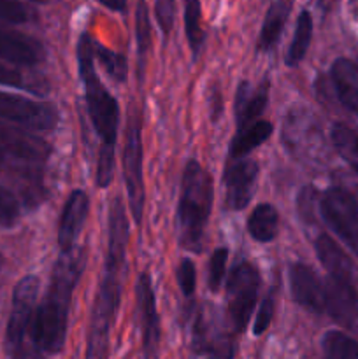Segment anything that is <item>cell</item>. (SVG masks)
I'll return each mask as SVG.
<instances>
[{"instance_id": "cell-1", "label": "cell", "mask_w": 358, "mask_h": 359, "mask_svg": "<svg viewBox=\"0 0 358 359\" xmlns=\"http://www.w3.org/2000/svg\"><path fill=\"white\" fill-rule=\"evenodd\" d=\"M84 266L86 251L83 248H72L70 251H62L53 269L49 290L32 321L34 344L44 353L58 354L65 346L70 302Z\"/></svg>"}, {"instance_id": "cell-2", "label": "cell", "mask_w": 358, "mask_h": 359, "mask_svg": "<svg viewBox=\"0 0 358 359\" xmlns=\"http://www.w3.org/2000/svg\"><path fill=\"white\" fill-rule=\"evenodd\" d=\"M213 179L197 160H190L183 172L181 198L178 205L179 244L193 252L204 249V233L213 209Z\"/></svg>"}, {"instance_id": "cell-3", "label": "cell", "mask_w": 358, "mask_h": 359, "mask_svg": "<svg viewBox=\"0 0 358 359\" xmlns=\"http://www.w3.org/2000/svg\"><path fill=\"white\" fill-rule=\"evenodd\" d=\"M95 53L93 41L88 34L79 37L77 44V65H79V77L84 86V98H86L88 114L95 132L100 135L102 146L114 147L118 137L119 125V107L114 97H111L100 77L95 70Z\"/></svg>"}, {"instance_id": "cell-4", "label": "cell", "mask_w": 358, "mask_h": 359, "mask_svg": "<svg viewBox=\"0 0 358 359\" xmlns=\"http://www.w3.org/2000/svg\"><path fill=\"white\" fill-rule=\"evenodd\" d=\"M123 177L128 193L130 210L135 223L142 221L144 179H142V137H140V112L130 107L123 146Z\"/></svg>"}, {"instance_id": "cell-5", "label": "cell", "mask_w": 358, "mask_h": 359, "mask_svg": "<svg viewBox=\"0 0 358 359\" xmlns=\"http://www.w3.org/2000/svg\"><path fill=\"white\" fill-rule=\"evenodd\" d=\"M39 279L35 276L23 277L16 284L13 293V305H11L9 323H7L6 344L11 359H27L25 356V335L32 326L34 309L39 297Z\"/></svg>"}, {"instance_id": "cell-6", "label": "cell", "mask_w": 358, "mask_h": 359, "mask_svg": "<svg viewBox=\"0 0 358 359\" xmlns=\"http://www.w3.org/2000/svg\"><path fill=\"white\" fill-rule=\"evenodd\" d=\"M260 290V272L249 262H239L227 283L228 316L235 332H244Z\"/></svg>"}, {"instance_id": "cell-7", "label": "cell", "mask_w": 358, "mask_h": 359, "mask_svg": "<svg viewBox=\"0 0 358 359\" xmlns=\"http://www.w3.org/2000/svg\"><path fill=\"white\" fill-rule=\"evenodd\" d=\"M319 212L330 230L358 256V202L343 188H330L319 200Z\"/></svg>"}, {"instance_id": "cell-8", "label": "cell", "mask_w": 358, "mask_h": 359, "mask_svg": "<svg viewBox=\"0 0 358 359\" xmlns=\"http://www.w3.org/2000/svg\"><path fill=\"white\" fill-rule=\"evenodd\" d=\"M0 118L30 130H51L58 121L56 109L51 104L7 91H0Z\"/></svg>"}, {"instance_id": "cell-9", "label": "cell", "mask_w": 358, "mask_h": 359, "mask_svg": "<svg viewBox=\"0 0 358 359\" xmlns=\"http://www.w3.org/2000/svg\"><path fill=\"white\" fill-rule=\"evenodd\" d=\"M137 311H139L140 328H142L144 353L147 358H157L160 347V318L157 311L153 284L147 273H142L135 286Z\"/></svg>"}, {"instance_id": "cell-10", "label": "cell", "mask_w": 358, "mask_h": 359, "mask_svg": "<svg viewBox=\"0 0 358 359\" xmlns=\"http://www.w3.org/2000/svg\"><path fill=\"white\" fill-rule=\"evenodd\" d=\"M258 167L253 160H237L225 172V205L228 210L246 209L253 198Z\"/></svg>"}, {"instance_id": "cell-11", "label": "cell", "mask_w": 358, "mask_h": 359, "mask_svg": "<svg viewBox=\"0 0 358 359\" xmlns=\"http://www.w3.org/2000/svg\"><path fill=\"white\" fill-rule=\"evenodd\" d=\"M290 277V291L293 302L300 307L321 314L326 312V291L319 283L318 276L304 263H293L288 270Z\"/></svg>"}, {"instance_id": "cell-12", "label": "cell", "mask_w": 358, "mask_h": 359, "mask_svg": "<svg viewBox=\"0 0 358 359\" xmlns=\"http://www.w3.org/2000/svg\"><path fill=\"white\" fill-rule=\"evenodd\" d=\"M88 209H90V200H88L86 193L81 189H74L67 198L62 219H60L58 244L62 251H70L72 248H76V241L88 217Z\"/></svg>"}, {"instance_id": "cell-13", "label": "cell", "mask_w": 358, "mask_h": 359, "mask_svg": "<svg viewBox=\"0 0 358 359\" xmlns=\"http://www.w3.org/2000/svg\"><path fill=\"white\" fill-rule=\"evenodd\" d=\"M325 291L326 312L347 328H358V294L353 283L329 279Z\"/></svg>"}, {"instance_id": "cell-14", "label": "cell", "mask_w": 358, "mask_h": 359, "mask_svg": "<svg viewBox=\"0 0 358 359\" xmlns=\"http://www.w3.org/2000/svg\"><path fill=\"white\" fill-rule=\"evenodd\" d=\"M0 58L16 65H37L44 58V48L28 35L0 28Z\"/></svg>"}, {"instance_id": "cell-15", "label": "cell", "mask_w": 358, "mask_h": 359, "mask_svg": "<svg viewBox=\"0 0 358 359\" xmlns=\"http://www.w3.org/2000/svg\"><path fill=\"white\" fill-rule=\"evenodd\" d=\"M269 100V81H262L256 88L249 83L239 84L237 95H235V123L237 130L256 123V119L263 114Z\"/></svg>"}, {"instance_id": "cell-16", "label": "cell", "mask_w": 358, "mask_h": 359, "mask_svg": "<svg viewBox=\"0 0 358 359\" xmlns=\"http://www.w3.org/2000/svg\"><path fill=\"white\" fill-rule=\"evenodd\" d=\"M316 256L329 272V279L351 283L353 279V265L351 259L329 235H319L314 242Z\"/></svg>"}, {"instance_id": "cell-17", "label": "cell", "mask_w": 358, "mask_h": 359, "mask_svg": "<svg viewBox=\"0 0 358 359\" xmlns=\"http://www.w3.org/2000/svg\"><path fill=\"white\" fill-rule=\"evenodd\" d=\"M333 88L340 104L358 114V65L347 58H339L330 69Z\"/></svg>"}, {"instance_id": "cell-18", "label": "cell", "mask_w": 358, "mask_h": 359, "mask_svg": "<svg viewBox=\"0 0 358 359\" xmlns=\"http://www.w3.org/2000/svg\"><path fill=\"white\" fill-rule=\"evenodd\" d=\"M293 2L295 0H272L265 14V20H263L262 30H260L258 49L269 51L277 44L288 16L293 9Z\"/></svg>"}, {"instance_id": "cell-19", "label": "cell", "mask_w": 358, "mask_h": 359, "mask_svg": "<svg viewBox=\"0 0 358 359\" xmlns=\"http://www.w3.org/2000/svg\"><path fill=\"white\" fill-rule=\"evenodd\" d=\"M270 135H272V125L269 121H256L246 128L237 130L230 144V156L237 160V158L251 153L253 149L267 142Z\"/></svg>"}, {"instance_id": "cell-20", "label": "cell", "mask_w": 358, "mask_h": 359, "mask_svg": "<svg viewBox=\"0 0 358 359\" xmlns=\"http://www.w3.org/2000/svg\"><path fill=\"white\" fill-rule=\"evenodd\" d=\"M279 228V216L274 205L260 203L248 217V231L256 242H272Z\"/></svg>"}, {"instance_id": "cell-21", "label": "cell", "mask_w": 358, "mask_h": 359, "mask_svg": "<svg viewBox=\"0 0 358 359\" xmlns=\"http://www.w3.org/2000/svg\"><path fill=\"white\" fill-rule=\"evenodd\" d=\"M312 39V18L307 11H302L298 16L297 25H295L293 39L290 42V48L286 53V65L297 67L302 60L305 58L309 44Z\"/></svg>"}, {"instance_id": "cell-22", "label": "cell", "mask_w": 358, "mask_h": 359, "mask_svg": "<svg viewBox=\"0 0 358 359\" xmlns=\"http://www.w3.org/2000/svg\"><path fill=\"white\" fill-rule=\"evenodd\" d=\"M330 139L340 158L358 174V133H354L343 123H337L332 126Z\"/></svg>"}, {"instance_id": "cell-23", "label": "cell", "mask_w": 358, "mask_h": 359, "mask_svg": "<svg viewBox=\"0 0 358 359\" xmlns=\"http://www.w3.org/2000/svg\"><path fill=\"white\" fill-rule=\"evenodd\" d=\"M325 359H358V342L343 332L325 333L321 340Z\"/></svg>"}, {"instance_id": "cell-24", "label": "cell", "mask_w": 358, "mask_h": 359, "mask_svg": "<svg viewBox=\"0 0 358 359\" xmlns=\"http://www.w3.org/2000/svg\"><path fill=\"white\" fill-rule=\"evenodd\" d=\"M135 41H137V55H139V74L140 77H142L147 51L151 49V20H150V9H147L146 0H139V2H137Z\"/></svg>"}, {"instance_id": "cell-25", "label": "cell", "mask_w": 358, "mask_h": 359, "mask_svg": "<svg viewBox=\"0 0 358 359\" xmlns=\"http://www.w3.org/2000/svg\"><path fill=\"white\" fill-rule=\"evenodd\" d=\"M185 28L193 56H199L200 49H202L204 46V39H206L202 30L200 0H185Z\"/></svg>"}, {"instance_id": "cell-26", "label": "cell", "mask_w": 358, "mask_h": 359, "mask_svg": "<svg viewBox=\"0 0 358 359\" xmlns=\"http://www.w3.org/2000/svg\"><path fill=\"white\" fill-rule=\"evenodd\" d=\"M93 53L95 58L100 62V65L104 67L105 72L112 79L118 81V83H125L126 77H128V62H126L125 56L98 44V42H93Z\"/></svg>"}, {"instance_id": "cell-27", "label": "cell", "mask_w": 358, "mask_h": 359, "mask_svg": "<svg viewBox=\"0 0 358 359\" xmlns=\"http://www.w3.org/2000/svg\"><path fill=\"white\" fill-rule=\"evenodd\" d=\"M199 354H204V359H234L235 344L228 335H211L200 347Z\"/></svg>"}, {"instance_id": "cell-28", "label": "cell", "mask_w": 358, "mask_h": 359, "mask_svg": "<svg viewBox=\"0 0 358 359\" xmlns=\"http://www.w3.org/2000/svg\"><path fill=\"white\" fill-rule=\"evenodd\" d=\"M18 217H20V203L16 196L0 184V226H14Z\"/></svg>"}, {"instance_id": "cell-29", "label": "cell", "mask_w": 358, "mask_h": 359, "mask_svg": "<svg viewBox=\"0 0 358 359\" xmlns=\"http://www.w3.org/2000/svg\"><path fill=\"white\" fill-rule=\"evenodd\" d=\"M114 175V147H100L97 158V184L100 188H107Z\"/></svg>"}, {"instance_id": "cell-30", "label": "cell", "mask_w": 358, "mask_h": 359, "mask_svg": "<svg viewBox=\"0 0 358 359\" xmlns=\"http://www.w3.org/2000/svg\"><path fill=\"white\" fill-rule=\"evenodd\" d=\"M228 251L225 248L216 249L209 259V290L218 291L225 279V269H227Z\"/></svg>"}, {"instance_id": "cell-31", "label": "cell", "mask_w": 358, "mask_h": 359, "mask_svg": "<svg viewBox=\"0 0 358 359\" xmlns=\"http://www.w3.org/2000/svg\"><path fill=\"white\" fill-rule=\"evenodd\" d=\"M178 284L181 287L183 294L186 298H192L195 294V286H197V270L193 265L192 259L185 258L179 263L178 269Z\"/></svg>"}, {"instance_id": "cell-32", "label": "cell", "mask_w": 358, "mask_h": 359, "mask_svg": "<svg viewBox=\"0 0 358 359\" xmlns=\"http://www.w3.org/2000/svg\"><path fill=\"white\" fill-rule=\"evenodd\" d=\"M30 18V11L18 0H0V21L6 23H25Z\"/></svg>"}, {"instance_id": "cell-33", "label": "cell", "mask_w": 358, "mask_h": 359, "mask_svg": "<svg viewBox=\"0 0 358 359\" xmlns=\"http://www.w3.org/2000/svg\"><path fill=\"white\" fill-rule=\"evenodd\" d=\"M274 307H276V302H274V293L270 291L265 298H263L262 305L258 309V314H256L255 325H253V333L255 335H262L269 330L270 323L274 318Z\"/></svg>"}, {"instance_id": "cell-34", "label": "cell", "mask_w": 358, "mask_h": 359, "mask_svg": "<svg viewBox=\"0 0 358 359\" xmlns=\"http://www.w3.org/2000/svg\"><path fill=\"white\" fill-rule=\"evenodd\" d=\"M154 13H157V20L161 32L167 35L174 25L175 0H154Z\"/></svg>"}, {"instance_id": "cell-35", "label": "cell", "mask_w": 358, "mask_h": 359, "mask_svg": "<svg viewBox=\"0 0 358 359\" xmlns=\"http://www.w3.org/2000/svg\"><path fill=\"white\" fill-rule=\"evenodd\" d=\"M0 84L23 88V77H21V74L18 70L9 69V67L0 63Z\"/></svg>"}, {"instance_id": "cell-36", "label": "cell", "mask_w": 358, "mask_h": 359, "mask_svg": "<svg viewBox=\"0 0 358 359\" xmlns=\"http://www.w3.org/2000/svg\"><path fill=\"white\" fill-rule=\"evenodd\" d=\"M209 111L211 114H213V121H216L218 116L223 114V95H221L216 88H213V91H211Z\"/></svg>"}, {"instance_id": "cell-37", "label": "cell", "mask_w": 358, "mask_h": 359, "mask_svg": "<svg viewBox=\"0 0 358 359\" xmlns=\"http://www.w3.org/2000/svg\"><path fill=\"white\" fill-rule=\"evenodd\" d=\"M98 2H100L102 6L107 7V9L118 11V13L125 11L126 7V0H98Z\"/></svg>"}, {"instance_id": "cell-38", "label": "cell", "mask_w": 358, "mask_h": 359, "mask_svg": "<svg viewBox=\"0 0 358 359\" xmlns=\"http://www.w3.org/2000/svg\"><path fill=\"white\" fill-rule=\"evenodd\" d=\"M2 161H4V149L0 147V165H2Z\"/></svg>"}, {"instance_id": "cell-39", "label": "cell", "mask_w": 358, "mask_h": 359, "mask_svg": "<svg viewBox=\"0 0 358 359\" xmlns=\"http://www.w3.org/2000/svg\"><path fill=\"white\" fill-rule=\"evenodd\" d=\"M32 2H46V0H32Z\"/></svg>"}, {"instance_id": "cell-40", "label": "cell", "mask_w": 358, "mask_h": 359, "mask_svg": "<svg viewBox=\"0 0 358 359\" xmlns=\"http://www.w3.org/2000/svg\"><path fill=\"white\" fill-rule=\"evenodd\" d=\"M0 266H2V256H0Z\"/></svg>"}]
</instances>
